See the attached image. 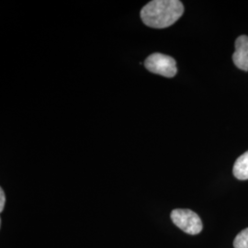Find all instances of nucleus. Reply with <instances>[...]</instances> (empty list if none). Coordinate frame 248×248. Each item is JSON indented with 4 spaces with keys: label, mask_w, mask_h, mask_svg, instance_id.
I'll use <instances>...</instances> for the list:
<instances>
[{
    "label": "nucleus",
    "mask_w": 248,
    "mask_h": 248,
    "mask_svg": "<svg viewBox=\"0 0 248 248\" xmlns=\"http://www.w3.org/2000/svg\"><path fill=\"white\" fill-rule=\"evenodd\" d=\"M184 13V6L178 0H154L141 10V18L146 26L164 29L173 25Z\"/></svg>",
    "instance_id": "nucleus-1"
},
{
    "label": "nucleus",
    "mask_w": 248,
    "mask_h": 248,
    "mask_svg": "<svg viewBox=\"0 0 248 248\" xmlns=\"http://www.w3.org/2000/svg\"><path fill=\"white\" fill-rule=\"evenodd\" d=\"M170 216L174 224L188 234L195 235L203 229L200 216L191 210L176 209L172 211Z\"/></svg>",
    "instance_id": "nucleus-2"
},
{
    "label": "nucleus",
    "mask_w": 248,
    "mask_h": 248,
    "mask_svg": "<svg viewBox=\"0 0 248 248\" xmlns=\"http://www.w3.org/2000/svg\"><path fill=\"white\" fill-rule=\"evenodd\" d=\"M145 68L154 74L165 78H174L177 73L176 60L166 54L155 53L149 55L144 61Z\"/></svg>",
    "instance_id": "nucleus-3"
},
{
    "label": "nucleus",
    "mask_w": 248,
    "mask_h": 248,
    "mask_svg": "<svg viewBox=\"0 0 248 248\" xmlns=\"http://www.w3.org/2000/svg\"><path fill=\"white\" fill-rule=\"evenodd\" d=\"M232 61L241 70L248 71V36L241 35L236 39Z\"/></svg>",
    "instance_id": "nucleus-4"
},
{
    "label": "nucleus",
    "mask_w": 248,
    "mask_h": 248,
    "mask_svg": "<svg viewBox=\"0 0 248 248\" xmlns=\"http://www.w3.org/2000/svg\"><path fill=\"white\" fill-rule=\"evenodd\" d=\"M232 173L239 180L248 179V151L240 155L234 163Z\"/></svg>",
    "instance_id": "nucleus-5"
},
{
    "label": "nucleus",
    "mask_w": 248,
    "mask_h": 248,
    "mask_svg": "<svg viewBox=\"0 0 248 248\" xmlns=\"http://www.w3.org/2000/svg\"><path fill=\"white\" fill-rule=\"evenodd\" d=\"M234 248H248V228L241 231L233 241Z\"/></svg>",
    "instance_id": "nucleus-6"
},
{
    "label": "nucleus",
    "mask_w": 248,
    "mask_h": 248,
    "mask_svg": "<svg viewBox=\"0 0 248 248\" xmlns=\"http://www.w3.org/2000/svg\"><path fill=\"white\" fill-rule=\"evenodd\" d=\"M5 202H6V197H5V193L3 188L0 189V212L2 213L4 210V206H5Z\"/></svg>",
    "instance_id": "nucleus-7"
}]
</instances>
